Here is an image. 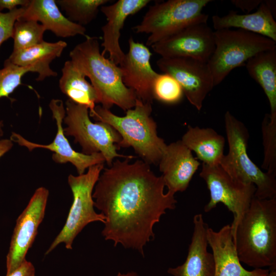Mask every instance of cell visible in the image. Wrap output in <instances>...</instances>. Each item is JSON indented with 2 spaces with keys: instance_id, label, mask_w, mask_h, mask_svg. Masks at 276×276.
Segmentation results:
<instances>
[{
  "instance_id": "obj_1",
  "label": "cell",
  "mask_w": 276,
  "mask_h": 276,
  "mask_svg": "<svg viewBox=\"0 0 276 276\" xmlns=\"http://www.w3.org/2000/svg\"><path fill=\"white\" fill-rule=\"evenodd\" d=\"M117 159L104 168L94 187V206L105 217L106 240L139 251L155 237L153 228L167 210L176 208L174 194L164 193L163 177L142 160Z\"/></svg>"
},
{
  "instance_id": "obj_2",
  "label": "cell",
  "mask_w": 276,
  "mask_h": 276,
  "mask_svg": "<svg viewBox=\"0 0 276 276\" xmlns=\"http://www.w3.org/2000/svg\"><path fill=\"white\" fill-rule=\"evenodd\" d=\"M240 262L276 269V198L254 197L233 237Z\"/></svg>"
},
{
  "instance_id": "obj_3",
  "label": "cell",
  "mask_w": 276,
  "mask_h": 276,
  "mask_svg": "<svg viewBox=\"0 0 276 276\" xmlns=\"http://www.w3.org/2000/svg\"><path fill=\"white\" fill-rule=\"evenodd\" d=\"M70 53L71 61L95 89L99 103L110 109L116 105L124 111L133 108L135 92L123 83L119 66L102 54L98 38L87 36Z\"/></svg>"
},
{
  "instance_id": "obj_4",
  "label": "cell",
  "mask_w": 276,
  "mask_h": 276,
  "mask_svg": "<svg viewBox=\"0 0 276 276\" xmlns=\"http://www.w3.org/2000/svg\"><path fill=\"white\" fill-rule=\"evenodd\" d=\"M152 104L137 99L134 107L120 117L102 106H96L89 116L96 122L105 123L120 135L121 147H132L143 160L148 164L158 165L167 147L158 136L157 125L151 116Z\"/></svg>"
},
{
  "instance_id": "obj_5",
  "label": "cell",
  "mask_w": 276,
  "mask_h": 276,
  "mask_svg": "<svg viewBox=\"0 0 276 276\" xmlns=\"http://www.w3.org/2000/svg\"><path fill=\"white\" fill-rule=\"evenodd\" d=\"M224 125L228 151L219 165L234 179L254 184L256 188L255 197L276 198L275 175L262 170L248 155L249 135L246 126L229 111L224 114Z\"/></svg>"
},
{
  "instance_id": "obj_6",
  "label": "cell",
  "mask_w": 276,
  "mask_h": 276,
  "mask_svg": "<svg viewBox=\"0 0 276 276\" xmlns=\"http://www.w3.org/2000/svg\"><path fill=\"white\" fill-rule=\"evenodd\" d=\"M215 49L207 64L214 86L234 68L245 64L255 55L276 49V42L262 35L241 29L214 31Z\"/></svg>"
},
{
  "instance_id": "obj_7",
  "label": "cell",
  "mask_w": 276,
  "mask_h": 276,
  "mask_svg": "<svg viewBox=\"0 0 276 276\" xmlns=\"http://www.w3.org/2000/svg\"><path fill=\"white\" fill-rule=\"evenodd\" d=\"M66 127L65 136H72L74 143L82 148V153L90 155L100 153L108 167L116 157L132 159V155L119 154L118 145L121 137L110 125L102 122H93L89 118L87 107L67 99L65 102V116L63 119Z\"/></svg>"
},
{
  "instance_id": "obj_8",
  "label": "cell",
  "mask_w": 276,
  "mask_h": 276,
  "mask_svg": "<svg viewBox=\"0 0 276 276\" xmlns=\"http://www.w3.org/2000/svg\"><path fill=\"white\" fill-rule=\"evenodd\" d=\"M104 168V164H97L90 167L85 173L68 175L67 182L73 193V203L64 226L45 255L61 243L65 244L66 249H72L75 238L86 225L95 221L105 223V216L94 210L93 198V190Z\"/></svg>"
},
{
  "instance_id": "obj_9",
  "label": "cell",
  "mask_w": 276,
  "mask_h": 276,
  "mask_svg": "<svg viewBox=\"0 0 276 276\" xmlns=\"http://www.w3.org/2000/svg\"><path fill=\"white\" fill-rule=\"evenodd\" d=\"M211 0H169L151 6L142 20L133 27L136 33L149 34L147 46L176 33L195 21L203 13Z\"/></svg>"
},
{
  "instance_id": "obj_10",
  "label": "cell",
  "mask_w": 276,
  "mask_h": 276,
  "mask_svg": "<svg viewBox=\"0 0 276 276\" xmlns=\"http://www.w3.org/2000/svg\"><path fill=\"white\" fill-rule=\"evenodd\" d=\"M199 176L205 182L210 195L204 211L208 213L218 203L223 204L233 215L231 227L234 237L238 224L255 196L256 186L252 183H243L234 179L219 165L209 166L202 164Z\"/></svg>"
},
{
  "instance_id": "obj_11",
  "label": "cell",
  "mask_w": 276,
  "mask_h": 276,
  "mask_svg": "<svg viewBox=\"0 0 276 276\" xmlns=\"http://www.w3.org/2000/svg\"><path fill=\"white\" fill-rule=\"evenodd\" d=\"M203 13L195 21L151 47L163 58H188L208 63L214 49V31Z\"/></svg>"
},
{
  "instance_id": "obj_12",
  "label": "cell",
  "mask_w": 276,
  "mask_h": 276,
  "mask_svg": "<svg viewBox=\"0 0 276 276\" xmlns=\"http://www.w3.org/2000/svg\"><path fill=\"white\" fill-rule=\"evenodd\" d=\"M49 194L48 190L44 187L37 189L17 218L6 258V275L17 268L26 259L43 219Z\"/></svg>"
},
{
  "instance_id": "obj_13",
  "label": "cell",
  "mask_w": 276,
  "mask_h": 276,
  "mask_svg": "<svg viewBox=\"0 0 276 276\" xmlns=\"http://www.w3.org/2000/svg\"><path fill=\"white\" fill-rule=\"evenodd\" d=\"M53 118L57 125V133L53 142L49 144H41L30 142L20 134L13 132L10 139L19 146L26 147L31 151L36 148H43L53 152V160L56 163H70L76 169L78 175L84 173L90 167L104 164L105 158L100 153L87 155L73 149L64 133L62 124L65 116L63 101L52 99L49 104Z\"/></svg>"
},
{
  "instance_id": "obj_14",
  "label": "cell",
  "mask_w": 276,
  "mask_h": 276,
  "mask_svg": "<svg viewBox=\"0 0 276 276\" xmlns=\"http://www.w3.org/2000/svg\"><path fill=\"white\" fill-rule=\"evenodd\" d=\"M156 64L178 82L189 102L200 110L205 97L214 87L207 63L188 58L160 57Z\"/></svg>"
},
{
  "instance_id": "obj_15",
  "label": "cell",
  "mask_w": 276,
  "mask_h": 276,
  "mask_svg": "<svg viewBox=\"0 0 276 276\" xmlns=\"http://www.w3.org/2000/svg\"><path fill=\"white\" fill-rule=\"evenodd\" d=\"M128 44V51L119 64L123 82L135 92L137 99L152 104L153 85L158 75L151 65L152 53L146 45L132 37Z\"/></svg>"
},
{
  "instance_id": "obj_16",
  "label": "cell",
  "mask_w": 276,
  "mask_h": 276,
  "mask_svg": "<svg viewBox=\"0 0 276 276\" xmlns=\"http://www.w3.org/2000/svg\"><path fill=\"white\" fill-rule=\"evenodd\" d=\"M200 165L181 140L167 145L158 165L168 191H186Z\"/></svg>"
},
{
  "instance_id": "obj_17",
  "label": "cell",
  "mask_w": 276,
  "mask_h": 276,
  "mask_svg": "<svg viewBox=\"0 0 276 276\" xmlns=\"http://www.w3.org/2000/svg\"><path fill=\"white\" fill-rule=\"evenodd\" d=\"M149 0H119L110 5H103L100 10L106 16L107 23L101 28L103 32V48L101 53L108 54L109 59L119 65L125 56L120 45L121 30L127 18L135 14L145 7Z\"/></svg>"
},
{
  "instance_id": "obj_18",
  "label": "cell",
  "mask_w": 276,
  "mask_h": 276,
  "mask_svg": "<svg viewBox=\"0 0 276 276\" xmlns=\"http://www.w3.org/2000/svg\"><path fill=\"white\" fill-rule=\"evenodd\" d=\"M207 239L214 259V276H266L268 274L269 269L257 268L249 271L242 266L231 225H225L217 232L209 227Z\"/></svg>"
},
{
  "instance_id": "obj_19",
  "label": "cell",
  "mask_w": 276,
  "mask_h": 276,
  "mask_svg": "<svg viewBox=\"0 0 276 276\" xmlns=\"http://www.w3.org/2000/svg\"><path fill=\"white\" fill-rule=\"evenodd\" d=\"M194 230L185 262L167 272L174 276H214L215 262L212 253L208 251V229L202 214L193 217Z\"/></svg>"
},
{
  "instance_id": "obj_20",
  "label": "cell",
  "mask_w": 276,
  "mask_h": 276,
  "mask_svg": "<svg viewBox=\"0 0 276 276\" xmlns=\"http://www.w3.org/2000/svg\"><path fill=\"white\" fill-rule=\"evenodd\" d=\"M20 19L32 20L41 24L45 29L60 37L78 35L86 37L84 26L69 20L60 10L55 0H30L19 17Z\"/></svg>"
},
{
  "instance_id": "obj_21",
  "label": "cell",
  "mask_w": 276,
  "mask_h": 276,
  "mask_svg": "<svg viewBox=\"0 0 276 276\" xmlns=\"http://www.w3.org/2000/svg\"><path fill=\"white\" fill-rule=\"evenodd\" d=\"M212 21L215 31L237 28L262 35L276 42V21L264 1L254 12L239 14L231 11L222 16L213 15Z\"/></svg>"
},
{
  "instance_id": "obj_22",
  "label": "cell",
  "mask_w": 276,
  "mask_h": 276,
  "mask_svg": "<svg viewBox=\"0 0 276 276\" xmlns=\"http://www.w3.org/2000/svg\"><path fill=\"white\" fill-rule=\"evenodd\" d=\"M67 45L62 40L55 42L44 41L25 50L13 51L8 59L18 66L33 68L38 74L36 80L41 81L47 77L57 76V73L51 68L50 64L61 56Z\"/></svg>"
},
{
  "instance_id": "obj_23",
  "label": "cell",
  "mask_w": 276,
  "mask_h": 276,
  "mask_svg": "<svg viewBox=\"0 0 276 276\" xmlns=\"http://www.w3.org/2000/svg\"><path fill=\"white\" fill-rule=\"evenodd\" d=\"M181 141L196 154L197 159L206 165H219L224 155V137L211 128L189 125Z\"/></svg>"
},
{
  "instance_id": "obj_24",
  "label": "cell",
  "mask_w": 276,
  "mask_h": 276,
  "mask_svg": "<svg viewBox=\"0 0 276 276\" xmlns=\"http://www.w3.org/2000/svg\"><path fill=\"white\" fill-rule=\"evenodd\" d=\"M245 65L249 75L261 86L267 97L270 114L276 117V49L255 55Z\"/></svg>"
},
{
  "instance_id": "obj_25",
  "label": "cell",
  "mask_w": 276,
  "mask_h": 276,
  "mask_svg": "<svg viewBox=\"0 0 276 276\" xmlns=\"http://www.w3.org/2000/svg\"><path fill=\"white\" fill-rule=\"evenodd\" d=\"M62 75L59 81L61 92L75 103L87 107L89 111L94 110L99 103L97 92L86 80V77L74 65L67 60L61 70Z\"/></svg>"
},
{
  "instance_id": "obj_26",
  "label": "cell",
  "mask_w": 276,
  "mask_h": 276,
  "mask_svg": "<svg viewBox=\"0 0 276 276\" xmlns=\"http://www.w3.org/2000/svg\"><path fill=\"white\" fill-rule=\"evenodd\" d=\"M108 2V0L56 1L69 20L82 26L91 22L96 17L99 8Z\"/></svg>"
},
{
  "instance_id": "obj_27",
  "label": "cell",
  "mask_w": 276,
  "mask_h": 276,
  "mask_svg": "<svg viewBox=\"0 0 276 276\" xmlns=\"http://www.w3.org/2000/svg\"><path fill=\"white\" fill-rule=\"evenodd\" d=\"M45 31L37 21L18 19L13 29V51L25 50L42 43Z\"/></svg>"
},
{
  "instance_id": "obj_28",
  "label": "cell",
  "mask_w": 276,
  "mask_h": 276,
  "mask_svg": "<svg viewBox=\"0 0 276 276\" xmlns=\"http://www.w3.org/2000/svg\"><path fill=\"white\" fill-rule=\"evenodd\" d=\"M264 159L262 168L276 175V119L265 114L262 123Z\"/></svg>"
},
{
  "instance_id": "obj_29",
  "label": "cell",
  "mask_w": 276,
  "mask_h": 276,
  "mask_svg": "<svg viewBox=\"0 0 276 276\" xmlns=\"http://www.w3.org/2000/svg\"><path fill=\"white\" fill-rule=\"evenodd\" d=\"M152 94L153 99L169 104L179 102L184 95L178 82L166 73L158 74L153 85Z\"/></svg>"
},
{
  "instance_id": "obj_30",
  "label": "cell",
  "mask_w": 276,
  "mask_h": 276,
  "mask_svg": "<svg viewBox=\"0 0 276 276\" xmlns=\"http://www.w3.org/2000/svg\"><path fill=\"white\" fill-rule=\"evenodd\" d=\"M29 72H35V71L32 67L15 65L8 59L5 60L4 67L0 69V99L8 98L18 86L22 84V77Z\"/></svg>"
},
{
  "instance_id": "obj_31",
  "label": "cell",
  "mask_w": 276,
  "mask_h": 276,
  "mask_svg": "<svg viewBox=\"0 0 276 276\" xmlns=\"http://www.w3.org/2000/svg\"><path fill=\"white\" fill-rule=\"evenodd\" d=\"M24 11V7H19L7 13L0 12V48L4 41L12 38L15 22Z\"/></svg>"
},
{
  "instance_id": "obj_32",
  "label": "cell",
  "mask_w": 276,
  "mask_h": 276,
  "mask_svg": "<svg viewBox=\"0 0 276 276\" xmlns=\"http://www.w3.org/2000/svg\"><path fill=\"white\" fill-rule=\"evenodd\" d=\"M263 1L261 0H232L231 3L245 13H251L258 8Z\"/></svg>"
},
{
  "instance_id": "obj_33",
  "label": "cell",
  "mask_w": 276,
  "mask_h": 276,
  "mask_svg": "<svg viewBox=\"0 0 276 276\" xmlns=\"http://www.w3.org/2000/svg\"><path fill=\"white\" fill-rule=\"evenodd\" d=\"M35 273L33 264L25 259L17 268L6 276H35Z\"/></svg>"
},
{
  "instance_id": "obj_34",
  "label": "cell",
  "mask_w": 276,
  "mask_h": 276,
  "mask_svg": "<svg viewBox=\"0 0 276 276\" xmlns=\"http://www.w3.org/2000/svg\"><path fill=\"white\" fill-rule=\"evenodd\" d=\"M30 0H0V12L5 9L9 11L20 7H26Z\"/></svg>"
},
{
  "instance_id": "obj_35",
  "label": "cell",
  "mask_w": 276,
  "mask_h": 276,
  "mask_svg": "<svg viewBox=\"0 0 276 276\" xmlns=\"http://www.w3.org/2000/svg\"><path fill=\"white\" fill-rule=\"evenodd\" d=\"M13 145V142L10 139L0 137V158L12 148Z\"/></svg>"
},
{
  "instance_id": "obj_36",
  "label": "cell",
  "mask_w": 276,
  "mask_h": 276,
  "mask_svg": "<svg viewBox=\"0 0 276 276\" xmlns=\"http://www.w3.org/2000/svg\"><path fill=\"white\" fill-rule=\"evenodd\" d=\"M116 276H139V274L134 271L128 272L126 273H121L119 272Z\"/></svg>"
},
{
  "instance_id": "obj_37",
  "label": "cell",
  "mask_w": 276,
  "mask_h": 276,
  "mask_svg": "<svg viewBox=\"0 0 276 276\" xmlns=\"http://www.w3.org/2000/svg\"><path fill=\"white\" fill-rule=\"evenodd\" d=\"M266 276H276V269L269 270V272Z\"/></svg>"
},
{
  "instance_id": "obj_38",
  "label": "cell",
  "mask_w": 276,
  "mask_h": 276,
  "mask_svg": "<svg viewBox=\"0 0 276 276\" xmlns=\"http://www.w3.org/2000/svg\"><path fill=\"white\" fill-rule=\"evenodd\" d=\"M3 127V122L0 121V137H1L3 135V134H4Z\"/></svg>"
}]
</instances>
